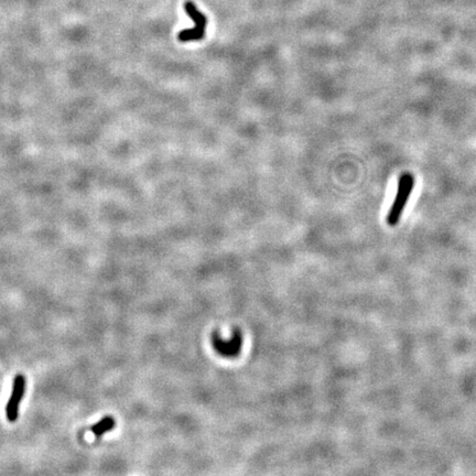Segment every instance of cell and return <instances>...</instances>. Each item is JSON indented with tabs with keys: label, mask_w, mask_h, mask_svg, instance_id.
<instances>
[{
	"label": "cell",
	"mask_w": 476,
	"mask_h": 476,
	"mask_svg": "<svg viewBox=\"0 0 476 476\" xmlns=\"http://www.w3.org/2000/svg\"><path fill=\"white\" fill-rule=\"evenodd\" d=\"M415 186V178L411 173H402L398 183V191L393 206L390 208L387 215V224L389 226H396L400 221L403 210H405L407 202L409 200L410 194Z\"/></svg>",
	"instance_id": "6da1fadb"
},
{
	"label": "cell",
	"mask_w": 476,
	"mask_h": 476,
	"mask_svg": "<svg viewBox=\"0 0 476 476\" xmlns=\"http://www.w3.org/2000/svg\"><path fill=\"white\" fill-rule=\"evenodd\" d=\"M26 390V378L22 375H17L13 380L11 396L6 406V416L8 421L15 422L19 417L20 403Z\"/></svg>",
	"instance_id": "3957f363"
},
{
	"label": "cell",
	"mask_w": 476,
	"mask_h": 476,
	"mask_svg": "<svg viewBox=\"0 0 476 476\" xmlns=\"http://www.w3.org/2000/svg\"><path fill=\"white\" fill-rule=\"evenodd\" d=\"M116 426V421L113 417H105L103 418L101 421H98L97 423L94 424L92 426V432L95 437H102L103 434H105L108 431L113 430Z\"/></svg>",
	"instance_id": "5b68a950"
},
{
	"label": "cell",
	"mask_w": 476,
	"mask_h": 476,
	"mask_svg": "<svg viewBox=\"0 0 476 476\" xmlns=\"http://www.w3.org/2000/svg\"><path fill=\"white\" fill-rule=\"evenodd\" d=\"M184 10L191 18L192 21L194 22V26L192 29L182 30L179 33L178 39L180 42H190V41H200V40L205 37V30L206 25H208V19L204 13H202L195 3L192 1H186L184 3Z\"/></svg>",
	"instance_id": "7a4b0ae2"
},
{
	"label": "cell",
	"mask_w": 476,
	"mask_h": 476,
	"mask_svg": "<svg viewBox=\"0 0 476 476\" xmlns=\"http://www.w3.org/2000/svg\"><path fill=\"white\" fill-rule=\"evenodd\" d=\"M242 343V338L240 332L238 331L233 336L231 341H224L219 339L217 334H214L213 336V345L214 348L216 349L218 354L225 357H234L237 356L240 352Z\"/></svg>",
	"instance_id": "277c9868"
}]
</instances>
